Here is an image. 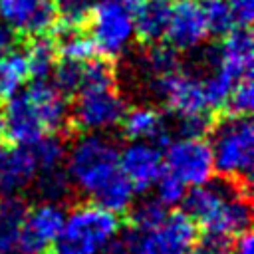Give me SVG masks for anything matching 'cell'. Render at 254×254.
<instances>
[{
	"label": "cell",
	"instance_id": "1",
	"mask_svg": "<svg viewBox=\"0 0 254 254\" xmlns=\"http://www.w3.org/2000/svg\"><path fill=\"white\" fill-rule=\"evenodd\" d=\"M155 95L177 117L181 135L204 137L210 127V107L204 97L202 79L190 71L175 69L151 79Z\"/></svg>",
	"mask_w": 254,
	"mask_h": 254
},
{
	"label": "cell",
	"instance_id": "2",
	"mask_svg": "<svg viewBox=\"0 0 254 254\" xmlns=\"http://www.w3.org/2000/svg\"><path fill=\"white\" fill-rule=\"evenodd\" d=\"M65 173L73 187L93 196L119 171V147L103 133H83L65 153Z\"/></svg>",
	"mask_w": 254,
	"mask_h": 254
},
{
	"label": "cell",
	"instance_id": "3",
	"mask_svg": "<svg viewBox=\"0 0 254 254\" xmlns=\"http://www.w3.org/2000/svg\"><path fill=\"white\" fill-rule=\"evenodd\" d=\"M117 230L119 218L115 212L95 202L77 204L65 216L52 244V254H99Z\"/></svg>",
	"mask_w": 254,
	"mask_h": 254
},
{
	"label": "cell",
	"instance_id": "4",
	"mask_svg": "<svg viewBox=\"0 0 254 254\" xmlns=\"http://www.w3.org/2000/svg\"><path fill=\"white\" fill-rule=\"evenodd\" d=\"M214 173L222 179L248 183L254 163V129L248 115H228L210 133Z\"/></svg>",
	"mask_w": 254,
	"mask_h": 254
},
{
	"label": "cell",
	"instance_id": "5",
	"mask_svg": "<svg viewBox=\"0 0 254 254\" xmlns=\"http://www.w3.org/2000/svg\"><path fill=\"white\" fill-rule=\"evenodd\" d=\"M125 109V101L115 89V83L83 85L75 91L69 117L83 133H105L121 123Z\"/></svg>",
	"mask_w": 254,
	"mask_h": 254
},
{
	"label": "cell",
	"instance_id": "6",
	"mask_svg": "<svg viewBox=\"0 0 254 254\" xmlns=\"http://www.w3.org/2000/svg\"><path fill=\"white\" fill-rule=\"evenodd\" d=\"M87 20L93 50L105 60L119 58L135 38L133 14L113 0H97Z\"/></svg>",
	"mask_w": 254,
	"mask_h": 254
},
{
	"label": "cell",
	"instance_id": "7",
	"mask_svg": "<svg viewBox=\"0 0 254 254\" xmlns=\"http://www.w3.org/2000/svg\"><path fill=\"white\" fill-rule=\"evenodd\" d=\"M163 161L165 171L177 177L185 187L204 185L214 175L210 145L204 137L181 135L173 141H167Z\"/></svg>",
	"mask_w": 254,
	"mask_h": 254
},
{
	"label": "cell",
	"instance_id": "8",
	"mask_svg": "<svg viewBox=\"0 0 254 254\" xmlns=\"http://www.w3.org/2000/svg\"><path fill=\"white\" fill-rule=\"evenodd\" d=\"M244 189H248V183L230 181V179H220V181L210 179L208 183L190 187V190L185 192V196L181 200L183 212L194 224L216 230L228 200Z\"/></svg>",
	"mask_w": 254,
	"mask_h": 254
},
{
	"label": "cell",
	"instance_id": "9",
	"mask_svg": "<svg viewBox=\"0 0 254 254\" xmlns=\"http://www.w3.org/2000/svg\"><path fill=\"white\" fill-rule=\"evenodd\" d=\"M65 220V210L60 202L42 200L38 206L28 208L20 238H18V254H46L56 236L60 234Z\"/></svg>",
	"mask_w": 254,
	"mask_h": 254
},
{
	"label": "cell",
	"instance_id": "10",
	"mask_svg": "<svg viewBox=\"0 0 254 254\" xmlns=\"http://www.w3.org/2000/svg\"><path fill=\"white\" fill-rule=\"evenodd\" d=\"M119 171L135 192H147L165 171L161 147L151 141H129L119 149Z\"/></svg>",
	"mask_w": 254,
	"mask_h": 254
},
{
	"label": "cell",
	"instance_id": "11",
	"mask_svg": "<svg viewBox=\"0 0 254 254\" xmlns=\"http://www.w3.org/2000/svg\"><path fill=\"white\" fill-rule=\"evenodd\" d=\"M0 121L2 139H6L10 145L32 147L36 141L48 135L40 113L36 111L34 103L30 101L24 89L6 99L4 111L0 113Z\"/></svg>",
	"mask_w": 254,
	"mask_h": 254
},
{
	"label": "cell",
	"instance_id": "12",
	"mask_svg": "<svg viewBox=\"0 0 254 254\" xmlns=\"http://www.w3.org/2000/svg\"><path fill=\"white\" fill-rule=\"evenodd\" d=\"M0 22L14 34L44 36L58 24L56 0H0Z\"/></svg>",
	"mask_w": 254,
	"mask_h": 254
},
{
	"label": "cell",
	"instance_id": "13",
	"mask_svg": "<svg viewBox=\"0 0 254 254\" xmlns=\"http://www.w3.org/2000/svg\"><path fill=\"white\" fill-rule=\"evenodd\" d=\"M220 44L212 50V69L230 79L232 83L252 77L254 64V40L246 28H234L220 36Z\"/></svg>",
	"mask_w": 254,
	"mask_h": 254
},
{
	"label": "cell",
	"instance_id": "14",
	"mask_svg": "<svg viewBox=\"0 0 254 254\" xmlns=\"http://www.w3.org/2000/svg\"><path fill=\"white\" fill-rule=\"evenodd\" d=\"M208 36L210 34L198 0H175V4H171L169 26L165 32L171 48L177 52H190L196 50Z\"/></svg>",
	"mask_w": 254,
	"mask_h": 254
},
{
	"label": "cell",
	"instance_id": "15",
	"mask_svg": "<svg viewBox=\"0 0 254 254\" xmlns=\"http://www.w3.org/2000/svg\"><path fill=\"white\" fill-rule=\"evenodd\" d=\"M38 173L36 159L30 147H0V192L18 194L34 183Z\"/></svg>",
	"mask_w": 254,
	"mask_h": 254
},
{
	"label": "cell",
	"instance_id": "16",
	"mask_svg": "<svg viewBox=\"0 0 254 254\" xmlns=\"http://www.w3.org/2000/svg\"><path fill=\"white\" fill-rule=\"evenodd\" d=\"M26 95L34 103L36 111L42 117V123L48 133H58L69 119V107L65 95L48 79H34L24 87Z\"/></svg>",
	"mask_w": 254,
	"mask_h": 254
},
{
	"label": "cell",
	"instance_id": "17",
	"mask_svg": "<svg viewBox=\"0 0 254 254\" xmlns=\"http://www.w3.org/2000/svg\"><path fill=\"white\" fill-rule=\"evenodd\" d=\"M119 125L129 141H151L157 145L169 141V123L165 115L151 105L125 109Z\"/></svg>",
	"mask_w": 254,
	"mask_h": 254
},
{
	"label": "cell",
	"instance_id": "18",
	"mask_svg": "<svg viewBox=\"0 0 254 254\" xmlns=\"http://www.w3.org/2000/svg\"><path fill=\"white\" fill-rule=\"evenodd\" d=\"M171 16V0H145L133 12L135 38L145 44H157L165 38Z\"/></svg>",
	"mask_w": 254,
	"mask_h": 254
},
{
	"label": "cell",
	"instance_id": "19",
	"mask_svg": "<svg viewBox=\"0 0 254 254\" xmlns=\"http://www.w3.org/2000/svg\"><path fill=\"white\" fill-rule=\"evenodd\" d=\"M28 214V204L18 194H2L0 198V254H16L18 238Z\"/></svg>",
	"mask_w": 254,
	"mask_h": 254
},
{
	"label": "cell",
	"instance_id": "20",
	"mask_svg": "<svg viewBox=\"0 0 254 254\" xmlns=\"http://www.w3.org/2000/svg\"><path fill=\"white\" fill-rule=\"evenodd\" d=\"M28 79H30V71H28L24 52L10 50L8 54L0 56V99L2 101L22 91Z\"/></svg>",
	"mask_w": 254,
	"mask_h": 254
},
{
	"label": "cell",
	"instance_id": "21",
	"mask_svg": "<svg viewBox=\"0 0 254 254\" xmlns=\"http://www.w3.org/2000/svg\"><path fill=\"white\" fill-rule=\"evenodd\" d=\"M24 56H26V64H28V71L32 79H48V75L52 73L58 62L56 44L50 38H46V34L34 36L28 48L24 50Z\"/></svg>",
	"mask_w": 254,
	"mask_h": 254
},
{
	"label": "cell",
	"instance_id": "22",
	"mask_svg": "<svg viewBox=\"0 0 254 254\" xmlns=\"http://www.w3.org/2000/svg\"><path fill=\"white\" fill-rule=\"evenodd\" d=\"M133 196H135V189L125 179V175L119 173L101 190H97L91 198H93L95 204H99V206L119 214V212H125L133 204Z\"/></svg>",
	"mask_w": 254,
	"mask_h": 254
},
{
	"label": "cell",
	"instance_id": "23",
	"mask_svg": "<svg viewBox=\"0 0 254 254\" xmlns=\"http://www.w3.org/2000/svg\"><path fill=\"white\" fill-rule=\"evenodd\" d=\"M34 183L38 196L46 202H62L71 190V181L65 173V167L40 169L34 177Z\"/></svg>",
	"mask_w": 254,
	"mask_h": 254
},
{
	"label": "cell",
	"instance_id": "24",
	"mask_svg": "<svg viewBox=\"0 0 254 254\" xmlns=\"http://www.w3.org/2000/svg\"><path fill=\"white\" fill-rule=\"evenodd\" d=\"M56 50L58 56H62V60L77 62V64H85L95 54L89 36L81 34L79 28H65V26H62L60 30Z\"/></svg>",
	"mask_w": 254,
	"mask_h": 254
},
{
	"label": "cell",
	"instance_id": "25",
	"mask_svg": "<svg viewBox=\"0 0 254 254\" xmlns=\"http://www.w3.org/2000/svg\"><path fill=\"white\" fill-rule=\"evenodd\" d=\"M32 155L36 159L38 171L40 169H54V167H64L65 163V143L56 137V133L44 135L40 141H36L32 147Z\"/></svg>",
	"mask_w": 254,
	"mask_h": 254
},
{
	"label": "cell",
	"instance_id": "26",
	"mask_svg": "<svg viewBox=\"0 0 254 254\" xmlns=\"http://www.w3.org/2000/svg\"><path fill=\"white\" fill-rule=\"evenodd\" d=\"M179 67H181V62H179V52L175 48H171L169 44H159V42L151 44V50L145 56V69L151 79L167 75Z\"/></svg>",
	"mask_w": 254,
	"mask_h": 254
},
{
	"label": "cell",
	"instance_id": "27",
	"mask_svg": "<svg viewBox=\"0 0 254 254\" xmlns=\"http://www.w3.org/2000/svg\"><path fill=\"white\" fill-rule=\"evenodd\" d=\"M200 10L208 28V34L212 36H224L230 30L236 28L234 16L226 4V0H200Z\"/></svg>",
	"mask_w": 254,
	"mask_h": 254
},
{
	"label": "cell",
	"instance_id": "28",
	"mask_svg": "<svg viewBox=\"0 0 254 254\" xmlns=\"http://www.w3.org/2000/svg\"><path fill=\"white\" fill-rule=\"evenodd\" d=\"M167 206L159 198H145L129 214V224L135 230H155L167 216Z\"/></svg>",
	"mask_w": 254,
	"mask_h": 254
},
{
	"label": "cell",
	"instance_id": "29",
	"mask_svg": "<svg viewBox=\"0 0 254 254\" xmlns=\"http://www.w3.org/2000/svg\"><path fill=\"white\" fill-rule=\"evenodd\" d=\"M52 83L64 93H75L81 87V75H83V64L77 62H67V60H60L56 62L54 69H52Z\"/></svg>",
	"mask_w": 254,
	"mask_h": 254
},
{
	"label": "cell",
	"instance_id": "30",
	"mask_svg": "<svg viewBox=\"0 0 254 254\" xmlns=\"http://www.w3.org/2000/svg\"><path fill=\"white\" fill-rule=\"evenodd\" d=\"M234 250V238L232 234L204 228L200 236L194 238L192 254H232Z\"/></svg>",
	"mask_w": 254,
	"mask_h": 254
},
{
	"label": "cell",
	"instance_id": "31",
	"mask_svg": "<svg viewBox=\"0 0 254 254\" xmlns=\"http://www.w3.org/2000/svg\"><path fill=\"white\" fill-rule=\"evenodd\" d=\"M95 2L97 0H56L60 26L79 28L87 20Z\"/></svg>",
	"mask_w": 254,
	"mask_h": 254
},
{
	"label": "cell",
	"instance_id": "32",
	"mask_svg": "<svg viewBox=\"0 0 254 254\" xmlns=\"http://www.w3.org/2000/svg\"><path fill=\"white\" fill-rule=\"evenodd\" d=\"M224 107L230 111V115H248L254 107V87L252 77H244L236 81L226 97Z\"/></svg>",
	"mask_w": 254,
	"mask_h": 254
},
{
	"label": "cell",
	"instance_id": "33",
	"mask_svg": "<svg viewBox=\"0 0 254 254\" xmlns=\"http://www.w3.org/2000/svg\"><path fill=\"white\" fill-rule=\"evenodd\" d=\"M155 190H157V198L165 204V206H175V204H181L185 192H187V187L177 179L173 177L171 173L163 171V175L157 179V183L153 185Z\"/></svg>",
	"mask_w": 254,
	"mask_h": 254
},
{
	"label": "cell",
	"instance_id": "34",
	"mask_svg": "<svg viewBox=\"0 0 254 254\" xmlns=\"http://www.w3.org/2000/svg\"><path fill=\"white\" fill-rule=\"evenodd\" d=\"M238 28H248L254 18V0H226Z\"/></svg>",
	"mask_w": 254,
	"mask_h": 254
},
{
	"label": "cell",
	"instance_id": "35",
	"mask_svg": "<svg viewBox=\"0 0 254 254\" xmlns=\"http://www.w3.org/2000/svg\"><path fill=\"white\" fill-rule=\"evenodd\" d=\"M99 254H131V250H129V244H127V238H125V234L123 236H113L101 250H99Z\"/></svg>",
	"mask_w": 254,
	"mask_h": 254
},
{
	"label": "cell",
	"instance_id": "36",
	"mask_svg": "<svg viewBox=\"0 0 254 254\" xmlns=\"http://www.w3.org/2000/svg\"><path fill=\"white\" fill-rule=\"evenodd\" d=\"M14 40H16V34L6 24L0 22V56H4L10 50H14Z\"/></svg>",
	"mask_w": 254,
	"mask_h": 254
},
{
	"label": "cell",
	"instance_id": "37",
	"mask_svg": "<svg viewBox=\"0 0 254 254\" xmlns=\"http://www.w3.org/2000/svg\"><path fill=\"white\" fill-rule=\"evenodd\" d=\"M232 254H254V248H252V234L246 230L242 234H238V240L234 242V250Z\"/></svg>",
	"mask_w": 254,
	"mask_h": 254
},
{
	"label": "cell",
	"instance_id": "38",
	"mask_svg": "<svg viewBox=\"0 0 254 254\" xmlns=\"http://www.w3.org/2000/svg\"><path fill=\"white\" fill-rule=\"evenodd\" d=\"M113 2H117L121 8L129 10V12L133 14V12H135V10H137V8H139V6H141L145 0H113Z\"/></svg>",
	"mask_w": 254,
	"mask_h": 254
}]
</instances>
